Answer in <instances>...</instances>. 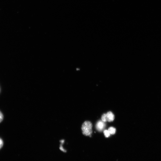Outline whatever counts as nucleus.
<instances>
[{
  "mask_svg": "<svg viewBox=\"0 0 161 161\" xmlns=\"http://www.w3.org/2000/svg\"><path fill=\"white\" fill-rule=\"evenodd\" d=\"M92 124L89 121H85L82 124L81 129L83 134L86 136H91L92 133Z\"/></svg>",
  "mask_w": 161,
  "mask_h": 161,
  "instance_id": "obj_1",
  "label": "nucleus"
},
{
  "mask_svg": "<svg viewBox=\"0 0 161 161\" xmlns=\"http://www.w3.org/2000/svg\"><path fill=\"white\" fill-rule=\"evenodd\" d=\"M106 127V124L105 122L102 120L98 121L96 125V129L97 131H101L103 130Z\"/></svg>",
  "mask_w": 161,
  "mask_h": 161,
  "instance_id": "obj_2",
  "label": "nucleus"
},
{
  "mask_svg": "<svg viewBox=\"0 0 161 161\" xmlns=\"http://www.w3.org/2000/svg\"><path fill=\"white\" fill-rule=\"evenodd\" d=\"M106 114L107 121L110 122L114 120V116L112 112L109 111L107 112Z\"/></svg>",
  "mask_w": 161,
  "mask_h": 161,
  "instance_id": "obj_3",
  "label": "nucleus"
},
{
  "mask_svg": "<svg viewBox=\"0 0 161 161\" xmlns=\"http://www.w3.org/2000/svg\"><path fill=\"white\" fill-rule=\"evenodd\" d=\"M109 131V132L110 134H114L116 132V129L113 127H110L109 129L108 130Z\"/></svg>",
  "mask_w": 161,
  "mask_h": 161,
  "instance_id": "obj_4",
  "label": "nucleus"
},
{
  "mask_svg": "<svg viewBox=\"0 0 161 161\" xmlns=\"http://www.w3.org/2000/svg\"><path fill=\"white\" fill-rule=\"evenodd\" d=\"M103 133L106 137H109L110 134L108 130H105L103 131Z\"/></svg>",
  "mask_w": 161,
  "mask_h": 161,
  "instance_id": "obj_5",
  "label": "nucleus"
},
{
  "mask_svg": "<svg viewBox=\"0 0 161 161\" xmlns=\"http://www.w3.org/2000/svg\"><path fill=\"white\" fill-rule=\"evenodd\" d=\"M101 120L105 122L107 121L106 114H104L102 115L101 117Z\"/></svg>",
  "mask_w": 161,
  "mask_h": 161,
  "instance_id": "obj_6",
  "label": "nucleus"
},
{
  "mask_svg": "<svg viewBox=\"0 0 161 161\" xmlns=\"http://www.w3.org/2000/svg\"><path fill=\"white\" fill-rule=\"evenodd\" d=\"M3 119V115L2 113L0 111V123L1 122Z\"/></svg>",
  "mask_w": 161,
  "mask_h": 161,
  "instance_id": "obj_7",
  "label": "nucleus"
},
{
  "mask_svg": "<svg viewBox=\"0 0 161 161\" xmlns=\"http://www.w3.org/2000/svg\"><path fill=\"white\" fill-rule=\"evenodd\" d=\"M3 145V142L2 140L0 138V149L2 147Z\"/></svg>",
  "mask_w": 161,
  "mask_h": 161,
  "instance_id": "obj_8",
  "label": "nucleus"
}]
</instances>
